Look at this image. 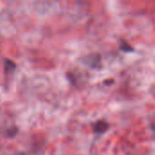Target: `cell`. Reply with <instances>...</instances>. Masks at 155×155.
Returning a JSON list of instances; mask_svg holds the SVG:
<instances>
[{"label":"cell","instance_id":"3","mask_svg":"<svg viewBox=\"0 0 155 155\" xmlns=\"http://www.w3.org/2000/svg\"><path fill=\"white\" fill-rule=\"evenodd\" d=\"M4 63H5V73L10 74L15 69V64L13 61H11L10 59L5 58Z\"/></svg>","mask_w":155,"mask_h":155},{"label":"cell","instance_id":"1","mask_svg":"<svg viewBox=\"0 0 155 155\" xmlns=\"http://www.w3.org/2000/svg\"><path fill=\"white\" fill-rule=\"evenodd\" d=\"M83 62L88 65L89 67H91L92 69H101L102 67V62H101V56L97 54H88L85 57H84Z\"/></svg>","mask_w":155,"mask_h":155},{"label":"cell","instance_id":"2","mask_svg":"<svg viewBox=\"0 0 155 155\" xmlns=\"http://www.w3.org/2000/svg\"><path fill=\"white\" fill-rule=\"evenodd\" d=\"M108 128H109L108 123H106L105 121H98L94 125V132L95 134H104V132L107 131Z\"/></svg>","mask_w":155,"mask_h":155},{"label":"cell","instance_id":"5","mask_svg":"<svg viewBox=\"0 0 155 155\" xmlns=\"http://www.w3.org/2000/svg\"><path fill=\"white\" fill-rule=\"evenodd\" d=\"M153 131L155 132V125H153Z\"/></svg>","mask_w":155,"mask_h":155},{"label":"cell","instance_id":"4","mask_svg":"<svg viewBox=\"0 0 155 155\" xmlns=\"http://www.w3.org/2000/svg\"><path fill=\"white\" fill-rule=\"evenodd\" d=\"M121 49H122V51L127 52V53L134 52V48L130 45V44H128L124 40H121Z\"/></svg>","mask_w":155,"mask_h":155}]
</instances>
